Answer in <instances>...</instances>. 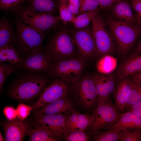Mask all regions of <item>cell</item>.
Masks as SVG:
<instances>
[{"mask_svg": "<svg viewBox=\"0 0 141 141\" xmlns=\"http://www.w3.org/2000/svg\"><path fill=\"white\" fill-rule=\"evenodd\" d=\"M30 126L19 120L5 123L4 125V139L6 141H21L27 135Z\"/></svg>", "mask_w": 141, "mask_h": 141, "instance_id": "16", "label": "cell"}, {"mask_svg": "<svg viewBox=\"0 0 141 141\" xmlns=\"http://www.w3.org/2000/svg\"><path fill=\"white\" fill-rule=\"evenodd\" d=\"M113 127L118 128L120 131L141 129V118L132 112L127 111L121 114Z\"/></svg>", "mask_w": 141, "mask_h": 141, "instance_id": "21", "label": "cell"}, {"mask_svg": "<svg viewBox=\"0 0 141 141\" xmlns=\"http://www.w3.org/2000/svg\"><path fill=\"white\" fill-rule=\"evenodd\" d=\"M27 135L30 141H56L60 139L51 136L42 126L36 122L33 126H30Z\"/></svg>", "mask_w": 141, "mask_h": 141, "instance_id": "24", "label": "cell"}, {"mask_svg": "<svg viewBox=\"0 0 141 141\" xmlns=\"http://www.w3.org/2000/svg\"><path fill=\"white\" fill-rule=\"evenodd\" d=\"M136 17L137 24L141 27V0H129Z\"/></svg>", "mask_w": 141, "mask_h": 141, "instance_id": "38", "label": "cell"}, {"mask_svg": "<svg viewBox=\"0 0 141 141\" xmlns=\"http://www.w3.org/2000/svg\"><path fill=\"white\" fill-rule=\"evenodd\" d=\"M115 3L120 0H113Z\"/></svg>", "mask_w": 141, "mask_h": 141, "instance_id": "47", "label": "cell"}, {"mask_svg": "<svg viewBox=\"0 0 141 141\" xmlns=\"http://www.w3.org/2000/svg\"><path fill=\"white\" fill-rule=\"evenodd\" d=\"M16 16V32L13 44L24 60L32 51L42 50L45 34L38 32Z\"/></svg>", "mask_w": 141, "mask_h": 141, "instance_id": "4", "label": "cell"}, {"mask_svg": "<svg viewBox=\"0 0 141 141\" xmlns=\"http://www.w3.org/2000/svg\"><path fill=\"white\" fill-rule=\"evenodd\" d=\"M69 115H43L36 117V122L51 136L60 139L63 136L64 127Z\"/></svg>", "mask_w": 141, "mask_h": 141, "instance_id": "14", "label": "cell"}, {"mask_svg": "<svg viewBox=\"0 0 141 141\" xmlns=\"http://www.w3.org/2000/svg\"><path fill=\"white\" fill-rule=\"evenodd\" d=\"M106 23L119 54H127L134 46L141 35V27L137 24L119 22L109 16L107 17Z\"/></svg>", "mask_w": 141, "mask_h": 141, "instance_id": "3", "label": "cell"}, {"mask_svg": "<svg viewBox=\"0 0 141 141\" xmlns=\"http://www.w3.org/2000/svg\"><path fill=\"white\" fill-rule=\"evenodd\" d=\"M110 9L112 17L115 20L130 25L137 24L136 17L128 0H120L115 3Z\"/></svg>", "mask_w": 141, "mask_h": 141, "instance_id": "17", "label": "cell"}, {"mask_svg": "<svg viewBox=\"0 0 141 141\" xmlns=\"http://www.w3.org/2000/svg\"><path fill=\"white\" fill-rule=\"evenodd\" d=\"M67 4L72 13L75 17L78 14L79 7V0H69Z\"/></svg>", "mask_w": 141, "mask_h": 141, "instance_id": "40", "label": "cell"}, {"mask_svg": "<svg viewBox=\"0 0 141 141\" xmlns=\"http://www.w3.org/2000/svg\"><path fill=\"white\" fill-rule=\"evenodd\" d=\"M65 25L54 30L42 50L53 64L79 56L70 29Z\"/></svg>", "mask_w": 141, "mask_h": 141, "instance_id": "2", "label": "cell"}, {"mask_svg": "<svg viewBox=\"0 0 141 141\" xmlns=\"http://www.w3.org/2000/svg\"><path fill=\"white\" fill-rule=\"evenodd\" d=\"M58 9L63 25L72 22L74 17L72 13L66 0H58Z\"/></svg>", "mask_w": 141, "mask_h": 141, "instance_id": "29", "label": "cell"}, {"mask_svg": "<svg viewBox=\"0 0 141 141\" xmlns=\"http://www.w3.org/2000/svg\"><path fill=\"white\" fill-rule=\"evenodd\" d=\"M79 55L87 61L98 58L92 30L87 27L70 29Z\"/></svg>", "mask_w": 141, "mask_h": 141, "instance_id": "9", "label": "cell"}, {"mask_svg": "<svg viewBox=\"0 0 141 141\" xmlns=\"http://www.w3.org/2000/svg\"><path fill=\"white\" fill-rule=\"evenodd\" d=\"M17 65L10 63L0 62V90L2 91L4 82L11 74L18 70Z\"/></svg>", "mask_w": 141, "mask_h": 141, "instance_id": "30", "label": "cell"}, {"mask_svg": "<svg viewBox=\"0 0 141 141\" xmlns=\"http://www.w3.org/2000/svg\"><path fill=\"white\" fill-rule=\"evenodd\" d=\"M74 85V91L81 104L90 109L97 101V95L94 82L91 74L83 76Z\"/></svg>", "mask_w": 141, "mask_h": 141, "instance_id": "11", "label": "cell"}, {"mask_svg": "<svg viewBox=\"0 0 141 141\" xmlns=\"http://www.w3.org/2000/svg\"><path fill=\"white\" fill-rule=\"evenodd\" d=\"M53 64L42 50H36L31 52L17 67L18 70L49 73Z\"/></svg>", "mask_w": 141, "mask_h": 141, "instance_id": "12", "label": "cell"}, {"mask_svg": "<svg viewBox=\"0 0 141 141\" xmlns=\"http://www.w3.org/2000/svg\"><path fill=\"white\" fill-rule=\"evenodd\" d=\"M16 73L9 94L13 98L23 102L38 97L51 76L46 72L18 70Z\"/></svg>", "mask_w": 141, "mask_h": 141, "instance_id": "1", "label": "cell"}, {"mask_svg": "<svg viewBox=\"0 0 141 141\" xmlns=\"http://www.w3.org/2000/svg\"><path fill=\"white\" fill-rule=\"evenodd\" d=\"M14 14L26 24L42 34L50 30L55 29L60 26L61 21L59 15L34 13L28 10L24 5Z\"/></svg>", "mask_w": 141, "mask_h": 141, "instance_id": "6", "label": "cell"}, {"mask_svg": "<svg viewBox=\"0 0 141 141\" xmlns=\"http://www.w3.org/2000/svg\"><path fill=\"white\" fill-rule=\"evenodd\" d=\"M141 101V85L132 79L124 111Z\"/></svg>", "mask_w": 141, "mask_h": 141, "instance_id": "26", "label": "cell"}, {"mask_svg": "<svg viewBox=\"0 0 141 141\" xmlns=\"http://www.w3.org/2000/svg\"><path fill=\"white\" fill-rule=\"evenodd\" d=\"M141 72V54L131 55L124 60L116 72L118 80Z\"/></svg>", "mask_w": 141, "mask_h": 141, "instance_id": "18", "label": "cell"}, {"mask_svg": "<svg viewBox=\"0 0 141 141\" xmlns=\"http://www.w3.org/2000/svg\"><path fill=\"white\" fill-rule=\"evenodd\" d=\"M78 111H74L67 116L63 130L64 137L78 129L77 126Z\"/></svg>", "mask_w": 141, "mask_h": 141, "instance_id": "31", "label": "cell"}, {"mask_svg": "<svg viewBox=\"0 0 141 141\" xmlns=\"http://www.w3.org/2000/svg\"><path fill=\"white\" fill-rule=\"evenodd\" d=\"M119 141H141V129L120 131Z\"/></svg>", "mask_w": 141, "mask_h": 141, "instance_id": "33", "label": "cell"}, {"mask_svg": "<svg viewBox=\"0 0 141 141\" xmlns=\"http://www.w3.org/2000/svg\"><path fill=\"white\" fill-rule=\"evenodd\" d=\"M3 114L7 119L9 121H13L17 117L16 109L11 106H7L3 109Z\"/></svg>", "mask_w": 141, "mask_h": 141, "instance_id": "39", "label": "cell"}, {"mask_svg": "<svg viewBox=\"0 0 141 141\" xmlns=\"http://www.w3.org/2000/svg\"><path fill=\"white\" fill-rule=\"evenodd\" d=\"M15 33L9 21L3 16L0 19V48L13 44Z\"/></svg>", "mask_w": 141, "mask_h": 141, "instance_id": "22", "label": "cell"}, {"mask_svg": "<svg viewBox=\"0 0 141 141\" xmlns=\"http://www.w3.org/2000/svg\"><path fill=\"white\" fill-rule=\"evenodd\" d=\"M67 1V2H68V1L69 0H66Z\"/></svg>", "mask_w": 141, "mask_h": 141, "instance_id": "48", "label": "cell"}, {"mask_svg": "<svg viewBox=\"0 0 141 141\" xmlns=\"http://www.w3.org/2000/svg\"><path fill=\"white\" fill-rule=\"evenodd\" d=\"M77 126L78 129L85 130L92 124L93 116L87 114L80 113L78 111Z\"/></svg>", "mask_w": 141, "mask_h": 141, "instance_id": "35", "label": "cell"}, {"mask_svg": "<svg viewBox=\"0 0 141 141\" xmlns=\"http://www.w3.org/2000/svg\"><path fill=\"white\" fill-rule=\"evenodd\" d=\"M27 0H0V9L6 11H12L15 13L25 5Z\"/></svg>", "mask_w": 141, "mask_h": 141, "instance_id": "32", "label": "cell"}, {"mask_svg": "<svg viewBox=\"0 0 141 141\" xmlns=\"http://www.w3.org/2000/svg\"><path fill=\"white\" fill-rule=\"evenodd\" d=\"M79 7L78 14L98 9L99 6L98 0H79Z\"/></svg>", "mask_w": 141, "mask_h": 141, "instance_id": "34", "label": "cell"}, {"mask_svg": "<svg viewBox=\"0 0 141 141\" xmlns=\"http://www.w3.org/2000/svg\"><path fill=\"white\" fill-rule=\"evenodd\" d=\"M117 63V59L111 55H106L99 58L96 63V67L99 73L110 74L116 68Z\"/></svg>", "mask_w": 141, "mask_h": 141, "instance_id": "25", "label": "cell"}, {"mask_svg": "<svg viewBox=\"0 0 141 141\" xmlns=\"http://www.w3.org/2000/svg\"><path fill=\"white\" fill-rule=\"evenodd\" d=\"M128 111L132 112L141 118V109H130Z\"/></svg>", "mask_w": 141, "mask_h": 141, "instance_id": "45", "label": "cell"}, {"mask_svg": "<svg viewBox=\"0 0 141 141\" xmlns=\"http://www.w3.org/2000/svg\"><path fill=\"white\" fill-rule=\"evenodd\" d=\"M131 77L133 80L141 85V72L134 75Z\"/></svg>", "mask_w": 141, "mask_h": 141, "instance_id": "43", "label": "cell"}, {"mask_svg": "<svg viewBox=\"0 0 141 141\" xmlns=\"http://www.w3.org/2000/svg\"><path fill=\"white\" fill-rule=\"evenodd\" d=\"M131 80L130 77H127L119 80L113 92L114 105L119 112L124 111Z\"/></svg>", "mask_w": 141, "mask_h": 141, "instance_id": "19", "label": "cell"}, {"mask_svg": "<svg viewBox=\"0 0 141 141\" xmlns=\"http://www.w3.org/2000/svg\"><path fill=\"white\" fill-rule=\"evenodd\" d=\"M24 6L36 13L54 14L58 10V0H27Z\"/></svg>", "mask_w": 141, "mask_h": 141, "instance_id": "20", "label": "cell"}, {"mask_svg": "<svg viewBox=\"0 0 141 141\" xmlns=\"http://www.w3.org/2000/svg\"><path fill=\"white\" fill-rule=\"evenodd\" d=\"M91 75L96 87L98 103L109 101L117 83L115 79L110 74H103L98 72Z\"/></svg>", "mask_w": 141, "mask_h": 141, "instance_id": "13", "label": "cell"}, {"mask_svg": "<svg viewBox=\"0 0 141 141\" xmlns=\"http://www.w3.org/2000/svg\"><path fill=\"white\" fill-rule=\"evenodd\" d=\"M75 111L73 104L66 97L49 103L34 111L36 117L43 115H69Z\"/></svg>", "mask_w": 141, "mask_h": 141, "instance_id": "15", "label": "cell"}, {"mask_svg": "<svg viewBox=\"0 0 141 141\" xmlns=\"http://www.w3.org/2000/svg\"><path fill=\"white\" fill-rule=\"evenodd\" d=\"M138 109H141V101L137 104L131 107L128 109V110Z\"/></svg>", "mask_w": 141, "mask_h": 141, "instance_id": "44", "label": "cell"}, {"mask_svg": "<svg viewBox=\"0 0 141 141\" xmlns=\"http://www.w3.org/2000/svg\"><path fill=\"white\" fill-rule=\"evenodd\" d=\"M67 141H87L89 140V136L84 130L78 129L64 137Z\"/></svg>", "mask_w": 141, "mask_h": 141, "instance_id": "36", "label": "cell"}, {"mask_svg": "<svg viewBox=\"0 0 141 141\" xmlns=\"http://www.w3.org/2000/svg\"><path fill=\"white\" fill-rule=\"evenodd\" d=\"M91 22L98 57L111 55L114 51L115 44L106 23L99 13Z\"/></svg>", "mask_w": 141, "mask_h": 141, "instance_id": "7", "label": "cell"}, {"mask_svg": "<svg viewBox=\"0 0 141 141\" xmlns=\"http://www.w3.org/2000/svg\"><path fill=\"white\" fill-rule=\"evenodd\" d=\"M119 112L109 100L98 103L93 113L90 127L94 132L111 128L120 117L121 114Z\"/></svg>", "mask_w": 141, "mask_h": 141, "instance_id": "8", "label": "cell"}, {"mask_svg": "<svg viewBox=\"0 0 141 141\" xmlns=\"http://www.w3.org/2000/svg\"><path fill=\"white\" fill-rule=\"evenodd\" d=\"M100 8L104 10L110 9L115 3L113 0H98Z\"/></svg>", "mask_w": 141, "mask_h": 141, "instance_id": "41", "label": "cell"}, {"mask_svg": "<svg viewBox=\"0 0 141 141\" xmlns=\"http://www.w3.org/2000/svg\"><path fill=\"white\" fill-rule=\"evenodd\" d=\"M43 89L32 106L33 112L59 98L66 97L69 88L66 81L57 77Z\"/></svg>", "mask_w": 141, "mask_h": 141, "instance_id": "10", "label": "cell"}, {"mask_svg": "<svg viewBox=\"0 0 141 141\" xmlns=\"http://www.w3.org/2000/svg\"><path fill=\"white\" fill-rule=\"evenodd\" d=\"M5 139L4 138L1 132H0V141H3Z\"/></svg>", "mask_w": 141, "mask_h": 141, "instance_id": "46", "label": "cell"}, {"mask_svg": "<svg viewBox=\"0 0 141 141\" xmlns=\"http://www.w3.org/2000/svg\"><path fill=\"white\" fill-rule=\"evenodd\" d=\"M87 62L79 56L63 60L54 64L48 73L73 85L83 76Z\"/></svg>", "mask_w": 141, "mask_h": 141, "instance_id": "5", "label": "cell"}, {"mask_svg": "<svg viewBox=\"0 0 141 141\" xmlns=\"http://www.w3.org/2000/svg\"><path fill=\"white\" fill-rule=\"evenodd\" d=\"M24 60L13 44L0 48V62L19 65L22 63Z\"/></svg>", "mask_w": 141, "mask_h": 141, "instance_id": "23", "label": "cell"}, {"mask_svg": "<svg viewBox=\"0 0 141 141\" xmlns=\"http://www.w3.org/2000/svg\"><path fill=\"white\" fill-rule=\"evenodd\" d=\"M120 131L118 129L113 127L104 131H95L94 140L95 141H119Z\"/></svg>", "mask_w": 141, "mask_h": 141, "instance_id": "28", "label": "cell"}, {"mask_svg": "<svg viewBox=\"0 0 141 141\" xmlns=\"http://www.w3.org/2000/svg\"><path fill=\"white\" fill-rule=\"evenodd\" d=\"M141 37V35L140 36ZM141 54V37L133 49L131 55Z\"/></svg>", "mask_w": 141, "mask_h": 141, "instance_id": "42", "label": "cell"}, {"mask_svg": "<svg viewBox=\"0 0 141 141\" xmlns=\"http://www.w3.org/2000/svg\"><path fill=\"white\" fill-rule=\"evenodd\" d=\"M17 117L19 119L24 120L30 115L32 110V107L25 104L19 103L16 109Z\"/></svg>", "mask_w": 141, "mask_h": 141, "instance_id": "37", "label": "cell"}, {"mask_svg": "<svg viewBox=\"0 0 141 141\" xmlns=\"http://www.w3.org/2000/svg\"><path fill=\"white\" fill-rule=\"evenodd\" d=\"M99 13V10L87 11L79 14L74 17L72 23L76 29H81L87 27L93 18Z\"/></svg>", "mask_w": 141, "mask_h": 141, "instance_id": "27", "label": "cell"}]
</instances>
